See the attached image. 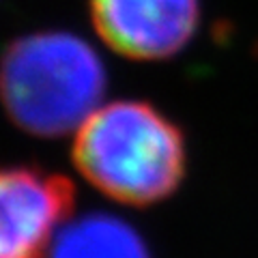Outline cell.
I'll use <instances>...</instances> for the list:
<instances>
[{"label": "cell", "mask_w": 258, "mask_h": 258, "mask_svg": "<svg viewBox=\"0 0 258 258\" xmlns=\"http://www.w3.org/2000/svg\"><path fill=\"white\" fill-rule=\"evenodd\" d=\"M45 258H153V254L132 224L110 213H88L62 226Z\"/></svg>", "instance_id": "obj_5"}, {"label": "cell", "mask_w": 258, "mask_h": 258, "mask_svg": "<svg viewBox=\"0 0 258 258\" xmlns=\"http://www.w3.org/2000/svg\"><path fill=\"white\" fill-rule=\"evenodd\" d=\"M88 13L112 52L132 60H166L196 35L200 0H88Z\"/></svg>", "instance_id": "obj_4"}, {"label": "cell", "mask_w": 258, "mask_h": 258, "mask_svg": "<svg viewBox=\"0 0 258 258\" xmlns=\"http://www.w3.org/2000/svg\"><path fill=\"white\" fill-rule=\"evenodd\" d=\"M76 170L110 200L129 207L164 203L187 172L183 129L157 106L120 99L99 106L74 134Z\"/></svg>", "instance_id": "obj_1"}, {"label": "cell", "mask_w": 258, "mask_h": 258, "mask_svg": "<svg viewBox=\"0 0 258 258\" xmlns=\"http://www.w3.org/2000/svg\"><path fill=\"white\" fill-rule=\"evenodd\" d=\"M76 187L35 164L0 166V258H45L71 220Z\"/></svg>", "instance_id": "obj_3"}, {"label": "cell", "mask_w": 258, "mask_h": 258, "mask_svg": "<svg viewBox=\"0 0 258 258\" xmlns=\"http://www.w3.org/2000/svg\"><path fill=\"white\" fill-rule=\"evenodd\" d=\"M106 69L82 37L41 30L18 37L0 56V103L35 138H62L99 108Z\"/></svg>", "instance_id": "obj_2"}]
</instances>
